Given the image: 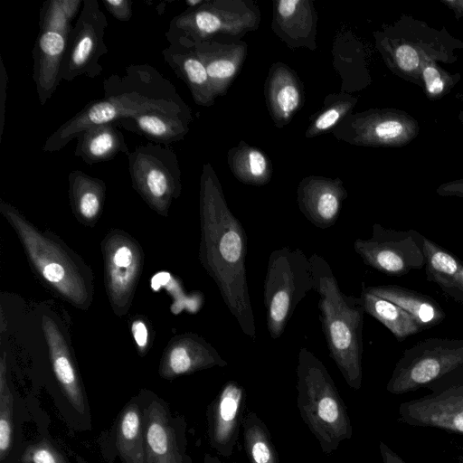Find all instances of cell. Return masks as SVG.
Segmentation results:
<instances>
[{
	"mask_svg": "<svg viewBox=\"0 0 463 463\" xmlns=\"http://www.w3.org/2000/svg\"><path fill=\"white\" fill-rule=\"evenodd\" d=\"M133 186L149 203L164 208L180 191V167L173 149L157 143L137 146L128 156Z\"/></svg>",
	"mask_w": 463,
	"mask_h": 463,
	"instance_id": "30bf717a",
	"label": "cell"
},
{
	"mask_svg": "<svg viewBox=\"0 0 463 463\" xmlns=\"http://www.w3.org/2000/svg\"><path fill=\"white\" fill-rule=\"evenodd\" d=\"M22 463H67L63 456L47 439L29 445L24 451Z\"/></svg>",
	"mask_w": 463,
	"mask_h": 463,
	"instance_id": "4dcf8cb0",
	"label": "cell"
},
{
	"mask_svg": "<svg viewBox=\"0 0 463 463\" xmlns=\"http://www.w3.org/2000/svg\"><path fill=\"white\" fill-rule=\"evenodd\" d=\"M340 114L336 109H328L324 112L316 121V127L318 129H326L334 125L338 119Z\"/></svg>",
	"mask_w": 463,
	"mask_h": 463,
	"instance_id": "ab89813d",
	"label": "cell"
},
{
	"mask_svg": "<svg viewBox=\"0 0 463 463\" xmlns=\"http://www.w3.org/2000/svg\"><path fill=\"white\" fill-rule=\"evenodd\" d=\"M134 338L140 347H144L147 342V330L144 323L136 321L132 325Z\"/></svg>",
	"mask_w": 463,
	"mask_h": 463,
	"instance_id": "b9f144b4",
	"label": "cell"
},
{
	"mask_svg": "<svg viewBox=\"0 0 463 463\" xmlns=\"http://www.w3.org/2000/svg\"><path fill=\"white\" fill-rule=\"evenodd\" d=\"M109 22L98 0H83L69 36L61 67V79L71 81L80 76L94 79L102 72L99 59L109 52L104 42Z\"/></svg>",
	"mask_w": 463,
	"mask_h": 463,
	"instance_id": "9c48e42d",
	"label": "cell"
},
{
	"mask_svg": "<svg viewBox=\"0 0 463 463\" xmlns=\"http://www.w3.org/2000/svg\"><path fill=\"white\" fill-rule=\"evenodd\" d=\"M226 365L227 362L209 344L200 338H188L185 345H176L171 350L166 374L174 376Z\"/></svg>",
	"mask_w": 463,
	"mask_h": 463,
	"instance_id": "7402d4cb",
	"label": "cell"
},
{
	"mask_svg": "<svg viewBox=\"0 0 463 463\" xmlns=\"http://www.w3.org/2000/svg\"><path fill=\"white\" fill-rule=\"evenodd\" d=\"M373 116L365 130L370 142L376 145L403 146L420 133L419 122L403 110L386 109Z\"/></svg>",
	"mask_w": 463,
	"mask_h": 463,
	"instance_id": "ac0fdd59",
	"label": "cell"
},
{
	"mask_svg": "<svg viewBox=\"0 0 463 463\" xmlns=\"http://www.w3.org/2000/svg\"><path fill=\"white\" fill-rule=\"evenodd\" d=\"M204 463H225V462L220 460L215 456H212V455L206 454L205 458H204ZM233 463H236V462H233Z\"/></svg>",
	"mask_w": 463,
	"mask_h": 463,
	"instance_id": "f6af8a7d",
	"label": "cell"
},
{
	"mask_svg": "<svg viewBox=\"0 0 463 463\" xmlns=\"http://www.w3.org/2000/svg\"><path fill=\"white\" fill-rule=\"evenodd\" d=\"M297 378L299 414L329 455L353 435L346 406L325 364L305 347L298 352Z\"/></svg>",
	"mask_w": 463,
	"mask_h": 463,
	"instance_id": "277c9868",
	"label": "cell"
},
{
	"mask_svg": "<svg viewBox=\"0 0 463 463\" xmlns=\"http://www.w3.org/2000/svg\"><path fill=\"white\" fill-rule=\"evenodd\" d=\"M70 194L79 213L86 219L95 217L101 206L105 192L102 180L80 170L69 174Z\"/></svg>",
	"mask_w": 463,
	"mask_h": 463,
	"instance_id": "d4e9b609",
	"label": "cell"
},
{
	"mask_svg": "<svg viewBox=\"0 0 463 463\" xmlns=\"http://www.w3.org/2000/svg\"><path fill=\"white\" fill-rule=\"evenodd\" d=\"M43 275L50 283L59 284L65 277V269L59 263H49L43 268Z\"/></svg>",
	"mask_w": 463,
	"mask_h": 463,
	"instance_id": "8d00e7d4",
	"label": "cell"
},
{
	"mask_svg": "<svg viewBox=\"0 0 463 463\" xmlns=\"http://www.w3.org/2000/svg\"><path fill=\"white\" fill-rule=\"evenodd\" d=\"M246 402L245 389L236 381L224 383L207 412L209 442L221 456L231 458L240 434Z\"/></svg>",
	"mask_w": 463,
	"mask_h": 463,
	"instance_id": "8fae6325",
	"label": "cell"
},
{
	"mask_svg": "<svg viewBox=\"0 0 463 463\" xmlns=\"http://www.w3.org/2000/svg\"><path fill=\"white\" fill-rule=\"evenodd\" d=\"M436 193L442 197H458L463 199V178H458L440 184Z\"/></svg>",
	"mask_w": 463,
	"mask_h": 463,
	"instance_id": "d590c367",
	"label": "cell"
},
{
	"mask_svg": "<svg viewBox=\"0 0 463 463\" xmlns=\"http://www.w3.org/2000/svg\"><path fill=\"white\" fill-rule=\"evenodd\" d=\"M360 298L365 313L382 323L398 342L423 331L417 321L395 303L364 289Z\"/></svg>",
	"mask_w": 463,
	"mask_h": 463,
	"instance_id": "44dd1931",
	"label": "cell"
},
{
	"mask_svg": "<svg viewBox=\"0 0 463 463\" xmlns=\"http://www.w3.org/2000/svg\"><path fill=\"white\" fill-rule=\"evenodd\" d=\"M201 3H202V1H200V0H187V1H186V4H187L189 6H192V7H193V6H194V5H199V4H201Z\"/></svg>",
	"mask_w": 463,
	"mask_h": 463,
	"instance_id": "bcb514c9",
	"label": "cell"
},
{
	"mask_svg": "<svg viewBox=\"0 0 463 463\" xmlns=\"http://www.w3.org/2000/svg\"><path fill=\"white\" fill-rule=\"evenodd\" d=\"M315 286L311 261L302 250L285 246L270 253L264 280V304L271 338L283 334L297 306Z\"/></svg>",
	"mask_w": 463,
	"mask_h": 463,
	"instance_id": "5b68a950",
	"label": "cell"
},
{
	"mask_svg": "<svg viewBox=\"0 0 463 463\" xmlns=\"http://www.w3.org/2000/svg\"><path fill=\"white\" fill-rule=\"evenodd\" d=\"M107 11L120 22H128L132 17V5L130 0H102Z\"/></svg>",
	"mask_w": 463,
	"mask_h": 463,
	"instance_id": "d6a6232c",
	"label": "cell"
},
{
	"mask_svg": "<svg viewBox=\"0 0 463 463\" xmlns=\"http://www.w3.org/2000/svg\"><path fill=\"white\" fill-rule=\"evenodd\" d=\"M169 45L162 51L165 61L190 87L195 99L204 97L209 77L203 62L191 50V44L183 37H167Z\"/></svg>",
	"mask_w": 463,
	"mask_h": 463,
	"instance_id": "d6986e66",
	"label": "cell"
},
{
	"mask_svg": "<svg viewBox=\"0 0 463 463\" xmlns=\"http://www.w3.org/2000/svg\"><path fill=\"white\" fill-rule=\"evenodd\" d=\"M249 165L253 176H260L265 172L266 159L260 152L253 150L249 154Z\"/></svg>",
	"mask_w": 463,
	"mask_h": 463,
	"instance_id": "f35d334b",
	"label": "cell"
},
{
	"mask_svg": "<svg viewBox=\"0 0 463 463\" xmlns=\"http://www.w3.org/2000/svg\"><path fill=\"white\" fill-rule=\"evenodd\" d=\"M52 362L55 376L69 402L79 413H83V392L67 352L62 347H52Z\"/></svg>",
	"mask_w": 463,
	"mask_h": 463,
	"instance_id": "83f0119b",
	"label": "cell"
},
{
	"mask_svg": "<svg viewBox=\"0 0 463 463\" xmlns=\"http://www.w3.org/2000/svg\"><path fill=\"white\" fill-rule=\"evenodd\" d=\"M423 249L427 280L438 285L448 298L463 304V261L425 236Z\"/></svg>",
	"mask_w": 463,
	"mask_h": 463,
	"instance_id": "5bb4252c",
	"label": "cell"
},
{
	"mask_svg": "<svg viewBox=\"0 0 463 463\" xmlns=\"http://www.w3.org/2000/svg\"><path fill=\"white\" fill-rule=\"evenodd\" d=\"M146 463H184L165 408L152 402L144 413Z\"/></svg>",
	"mask_w": 463,
	"mask_h": 463,
	"instance_id": "4fadbf2b",
	"label": "cell"
},
{
	"mask_svg": "<svg viewBox=\"0 0 463 463\" xmlns=\"http://www.w3.org/2000/svg\"><path fill=\"white\" fill-rule=\"evenodd\" d=\"M170 279V275L167 272H160L156 274L151 281L152 288L156 290L162 285H165Z\"/></svg>",
	"mask_w": 463,
	"mask_h": 463,
	"instance_id": "ee69618b",
	"label": "cell"
},
{
	"mask_svg": "<svg viewBox=\"0 0 463 463\" xmlns=\"http://www.w3.org/2000/svg\"><path fill=\"white\" fill-rule=\"evenodd\" d=\"M460 463H463V454L460 456Z\"/></svg>",
	"mask_w": 463,
	"mask_h": 463,
	"instance_id": "c3c4849f",
	"label": "cell"
},
{
	"mask_svg": "<svg viewBox=\"0 0 463 463\" xmlns=\"http://www.w3.org/2000/svg\"><path fill=\"white\" fill-rule=\"evenodd\" d=\"M298 4H299L298 0L279 1L278 4V11L282 16L288 17L295 12Z\"/></svg>",
	"mask_w": 463,
	"mask_h": 463,
	"instance_id": "7bdbcfd3",
	"label": "cell"
},
{
	"mask_svg": "<svg viewBox=\"0 0 463 463\" xmlns=\"http://www.w3.org/2000/svg\"><path fill=\"white\" fill-rule=\"evenodd\" d=\"M379 449L383 463H407L383 441L379 443Z\"/></svg>",
	"mask_w": 463,
	"mask_h": 463,
	"instance_id": "60d3db41",
	"label": "cell"
},
{
	"mask_svg": "<svg viewBox=\"0 0 463 463\" xmlns=\"http://www.w3.org/2000/svg\"><path fill=\"white\" fill-rule=\"evenodd\" d=\"M343 191L333 185L305 187L299 194V208L316 227L327 229L338 218Z\"/></svg>",
	"mask_w": 463,
	"mask_h": 463,
	"instance_id": "ffe728a7",
	"label": "cell"
},
{
	"mask_svg": "<svg viewBox=\"0 0 463 463\" xmlns=\"http://www.w3.org/2000/svg\"><path fill=\"white\" fill-rule=\"evenodd\" d=\"M189 116L147 111L114 123L125 130L138 134L153 143L168 145L180 140L188 130Z\"/></svg>",
	"mask_w": 463,
	"mask_h": 463,
	"instance_id": "2e32d148",
	"label": "cell"
},
{
	"mask_svg": "<svg viewBox=\"0 0 463 463\" xmlns=\"http://www.w3.org/2000/svg\"><path fill=\"white\" fill-rule=\"evenodd\" d=\"M458 118L463 124V110L459 111Z\"/></svg>",
	"mask_w": 463,
	"mask_h": 463,
	"instance_id": "7dc6e473",
	"label": "cell"
},
{
	"mask_svg": "<svg viewBox=\"0 0 463 463\" xmlns=\"http://www.w3.org/2000/svg\"><path fill=\"white\" fill-rule=\"evenodd\" d=\"M14 398L7 385L5 368L0 376V460L8 455L13 442Z\"/></svg>",
	"mask_w": 463,
	"mask_h": 463,
	"instance_id": "f546056e",
	"label": "cell"
},
{
	"mask_svg": "<svg viewBox=\"0 0 463 463\" xmlns=\"http://www.w3.org/2000/svg\"><path fill=\"white\" fill-rule=\"evenodd\" d=\"M391 58L392 64L402 78L420 85H422V62L427 59L434 60L422 45L405 37H402L392 44Z\"/></svg>",
	"mask_w": 463,
	"mask_h": 463,
	"instance_id": "484cf974",
	"label": "cell"
},
{
	"mask_svg": "<svg viewBox=\"0 0 463 463\" xmlns=\"http://www.w3.org/2000/svg\"><path fill=\"white\" fill-rule=\"evenodd\" d=\"M144 430L137 405L122 411L117 430V448L126 463H146Z\"/></svg>",
	"mask_w": 463,
	"mask_h": 463,
	"instance_id": "603a6c76",
	"label": "cell"
},
{
	"mask_svg": "<svg viewBox=\"0 0 463 463\" xmlns=\"http://www.w3.org/2000/svg\"><path fill=\"white\" fill-rule=\"evenodd\" d=\"M118 153L130 154L124 136L115 123L90 127L77 137L74 156L90 165L109 161Z\"/></svg>",
	"mask_w": 463,
	"mask_h": 463,
	"instance_id": "e0dca14e",
	"label": "cell"
},
{
	"mask_svg": "<svg viewBox=\"0 0 463 463\" xmlns=\"http://www.w3.org/2000/svg\"><path fill=\"white\" fill-rule=\"evenodd\" d=\"M83 0H48L40 10V31H54L70 36L71 22L80 14Z\"/></svg>",
	"mask_w": 463,
	"mask_h": 463,
	"instance_id": "4316f807",
	"label": "cell"
},
{
	"mask_svg": "<svg viewBox=\"0 0 463 463\" xmlns=\"http://www.w3.org/2000/svg\"><path fill=\"white\" fill-rule=\"evenodd\" d=\"M458 81L456 75H451L433 59H427L421 66V82L426 96L433 100L439 99L449 92Z\"/></svg>",
	"mask_w": 463,
	"mask_h": 463,
	"instance_id": "f1b7e54d",
	"label": "cell"
},
{
	"mask_svg": "<svg viewBox=\"0 0 463 463\" xmlns=\"http://www.w3.org/2000/svg\"><path fill=\"white\" fill-rule=\"evenodd\" d=\"M430 392L402 402L397 420L463 435V366L425 386Z\"/></svg>",
	"mask_w": 463,
	"mask_h": 463,
	"instance_id": "52a82bcc",
	"label": "cell"
},
{
	"mask_svg": "<svg viewBox=\"0 0 463 463\" xmlns=\"http://www.w3.org/2000/svg\"><path fill=\"white\" fill-rule=\"evenodd\" d=\"M69 36L54 31H39L33 49V80L41 105L52 98L61 79V67Z\"/></svg>",
	"mask_w": 463,
	"mask_h": 463,
	"instance_id": "7c38bea8",
	"label": "cell"
},
{
	"mask_svg": "<svg viewBox=\"0 0 463 463\" xmlns=\"http://www.w3.org/2000/svg\"><path fill=\"white\" fill-rule=\"evenodd\" d=\"M0 142L3 136L7 99L8 74L3 59L0 61Z\"/></svg>",
	"mask_w": 463,
	"mask_h": 463,
	"instance_id": "e575fe53",
	"label": "cell"
},
{
	"mask_svg": "<svg viewBox=\"0 0 463 463\" xmlns=\"http://www.w3.org/2000/svg\"><path fill=\"white\" fill-rule=\"evenodd\" d=\"M277 100L279 108L285 112L293 111L298 105L299 95L294 86L286 85L279 90L277 95Z\"/></svg>",
	"mask_w": 463,
	"mask_h": 463,
	"instance_id": "836d02e7",
	"label": "cell"
},
{
	"mask_svg": "<svg viewBox=\"0 0 463 463\" xmlns=\"http://www.w3.org/2000/svg\"><path fill=\"white\" fill-rule=\"evenodd\" d=\"M104 97L88 103L47 137L43 151L61 150L85 129L147 111L189 115L175 86L149 64H131L103 80Z\"/></svg>",
	"mask_w": 463,
	"mask_h": 463,
	"instance_id": "7a4b0ae2",
	"label": "cell"
},
{
	"mask_svg": "<svg viewBox=\"0 0 463 463\" xmlns=\"http://www.w3.org/2000/svg\"><path fill=\"white\" fill-rule=\"evenodd\" d=\"M424 235L413 229L406 231L373 225L369 239H356L354 251L364 263L390 277H402L425 267Z\"/></svg>",
	"mask_w": 463,
	"mask_h": 463,
	"instance_id": "ba28073f",
	"label": "cell"
},
{
	"mask_svg": "<svg viewBox=\"0 0 463 463\" xmlns=\"http://www.w3.org/2000/svg\"><path fill=\"white\" fill-rule=\"evenodd\" d=\"M245 451L250 463H279L266 424L253 411L241 421Z\"/></svg>",
	"mask_w": 463,
	"mask_h": 463,
	"instance_id": "cb8c5ba5",
	"label": "cell"
},
{
	"mask_svg": "<svg viewBox=\"0 0 463 463\" xmlns=\"http://www.w3.org/2000/svg\"><path fill=\"white\" fill-rule=\"evenodd\" d=\"M461 366L463 338H426L402 352L386 390L395 395L414 392Z\"/></svg>",
	"mask_w": 463,
	"mask_h": 463,
	"instance_id": "8992f818",
	"label": "cell"
},
{
	"mask_svg": "<svg viewBox=\"0 0 463 463\" xmlns=\"http://www.w3.org/2000/svg\"><path fill=\"white\" fill-rule=\"evenodd\" d=\"M201 216L202 262L242 332L255 339L256 326L245 268L246 232L206 168L202 179Z\"/></svg>",
	"mask_w": 463,
	"mask_h": 463,
	"instance_id": "6da1fadb",
	"label": "cell"
},
{
	"mask_svg": "<svg viewBox=\"0 0 463 463\" xmlns=\"http://www.w3.org/2000/svg\"><path fill=\"white\" fill-rule=\"evenodd\" d=\"M134 257L132 250L128 246L118 248L114 253L112 262L115 267L129 268L133 264Z\"/></svg>",
	"mask_w": 463,
	"mask_h": 463,
	"instance_id": "74e56055",
	"label": "cell"
},
{
	"mask_svg": "<svg viewBox=\"0 0 463 463\" xmlns=\"http://www.w3.org/2000/svg\"><path fill=\"white\" fill-rule=\"evenodd\" d=\"M362 289L388 299L409 313L423 330L441 324L446 313L429 295L400 285L363 286Z\"/></svg>",
	"mask_w": 463,
	"mask_h": 463,
	"instance_id": "9a60e30c",
	"label": "cell"
},
{
	"mask_svg": "<svg viewBox=\"0 0 463 463\" xmlns=\"http://www.w3.org/2000/svg\"><path fill=\"white\" fill-rule=\"evenodd\" d=\"M209 79H225L235 72V65L228 60H211L203 63Z\"/></svg>",
	"mask_w": 463,
	"mask_h": 463,
	"instance_id": "1f68e13d",
	"label": "cell"
},
{
	"mask_svg": "<svg viewBox=\"0 0 463 463\" xmlns=\"http://www.w3.org/2000/svg\"><path fill=\"white\" fill-rule=\"evenodd\" d=\"M319 295L318 309L328 352L350 388L362 386L363 326L364 307L361 298L345 295L328 262L309 257Z\"/></svg>",
	"mask_w": 463,
	"mask_h": 463,
	"instance_id": "3957f363",
	"label": "cell"
}]
</instances>
